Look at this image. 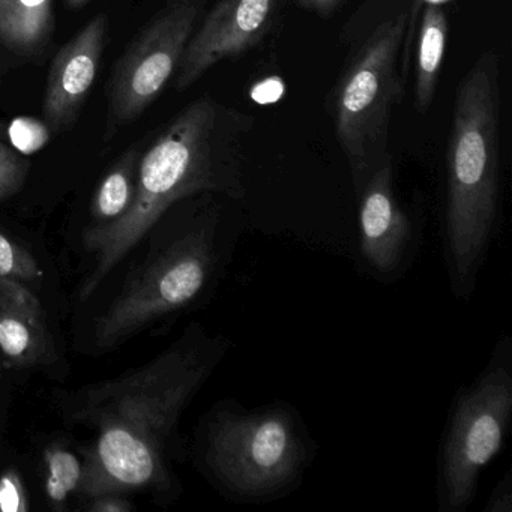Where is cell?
<instances>
[{"mask_svg":"<svg viewBox=\"0 0 512 512\" xmlns=\"http://www.w3.org/2000/svg\"><path fill=\"white\" fill-rule=\"evenodd\" d=\"M28 170L29 163L23 154L0 142V202L22 190Z\"/></svg>","mask_w":512,"mask_h":512,"instance_id":"ac0fdd59","label":"cell"},{"mask_svg":"<svg viewBox=\"0 0 512 512\" xmlns=\"http://www.w3.org/2000/svg\"><path fill=\"white\" fill-rule=\"evenodd\" d=\"M209 0H167L113 71L104 140L133 124L160 97L178 70Z\"/></svg>","mask_w":512,"mask_h":512,"instance_id":"ba28073f","label":"cell"},{"mask_svg":"<svg viewBox=\"0 0 512 512\" xmlns=\"http://www.w3.org/2000/svg\"><path fill=\"white\" fill-rule=\"evenodd\" d=\"M89 2H91V0H67V5L71 10H80V8L88 5Z\"/></svg>","mask_w":512,"mask_h":512,"instance_id":"cb8c5ba5","label":"cell"},{"mask_svg":"<svg viewBox=\"0 0 512 512\" xmlns=\"http://www.w3.org/2000/svg\"><path fill=\"white\" fill-rule=\"evenodd\" d=\"M253 125V116L212 98L185 107L140 155L136 196L127 214L86 232L95 266L80 298H91L173 206L202 194L244 199V142Z\"/></svg>","mask_w":512,"mask_h":512,"instance_id":"7a4b0ae2","label":"cell"},{"mask_svg":"<svg viewBox=\"0 0 512 512\" xmlns=\"http://www.w3.org/2000/svg\"><path fill=\"white\" fill-rule=\"evenodd\" d=\"M302 7L317 14H331L346 2V0H298Z\"/></svg>","mask_w":512,"mask_h":512,"instance_id":"603a6c76","label":"cell"},{"mask_svg":"<svg viewBox=\"0 0 512 512\" xmlns=\"http://www.w3.org/2000/svg\"><path fill=\"white\" fill-rule=\"evenodd\" d=\"M223 332L191 323L137 370L74 394L68 418L97 433L85 454L83 496L122 491H178L172 458L182 413L232 350Z\"/></svg>","mask_w":512,"mask_h":512,"instance_id":"6da1fadb","label":"cell"},{"mask_svg":"<svg viewBox=\"0 0 512 512\" xmlns=\"http://www.w3.org/2000/svg\"><path fill=\"white\" fill-rule=\"evenodd\" d=\"M409 14L380 23L356 53L334 94V128L346 155L356 194L388 157L389 122L400 97L398 56Z\"/></svg>","mask_w":512,"mask_h":512,"instance_id":"52a82bcc","label":"cell"},{"mask_svg":"<svg viewBox=\"0 0 512 512\" xmlns=\"http://www.w3.org/2000/svg\"><path fill=\"white\" fill-rule=\"evenodd\" d=\"M214 196L209 194L208 202L191 212L101 314L94 329L97 349H113L145 326L214 292L233 251Z\"/></svg>","mask_w":512,"mask_h":512,"instance_id":"5b68a950","label":"cell"},{"mask_svg":"<svg viewBox=\"0 0 512 512\" xmlns=\"http://www.w3.org/2000/svg\"><path fill=\"white\" fill-rule=\"evenodd\" d=\"M482 512H512V470L508 469L494 485Z\"/></svg>","mask_w":512,"mask_h":512,"instance_id":"44dd1931","label":"cell"},{"mask_svg":"<svg viewBox=\"0 0 512 512\" xmlns=\"http://www.w3.org/2000/svg\"><path fill=\"white\" fill-rule=\"evenodd\" d=\"M281 0H220L193 32L176 70V91H187L227 59L259 46L274 29Z\"/></svg>","mask_w":512,"mask_h":512,"instance_id":"30bf717a","label":"cell"},{"mask_svg":"<svg viewBox=\"0 0 512 512\" xmlns=\"http://www.w3.org/2000/svg\"><path fill=\"white\" fill-rule=\"evenodd\" d=\"M52 32V0H0V43L11 52L38 55Z\"/></svg>","mask_w":512,"mask_h":512,"instance_id":"4fadbf2b","label":"cell"},{"mask_svg":"<svg viewBox=\"0 0 512 512\" xmlns=\"http://www.w3.org/2000/svg\"><path fill=\"white\" fill-rule=\"evenodd\" d=\"M448 40V19L442 5L425 2L419 25L418 53L415 65V106L428 112L436 94Z\"/></svg>","mask_w":512,"mask_h":512,"instance_id":"5bb4252c","label":"cell"},{"mask_svg":"<svg viewBox=\"0 0 512 512\" xmlns=\"http://www.w3.org/2000/svg\"><path fill=\"white\" fill-rule=\"evenodd\" d=\"M424 2H434V4H442V2H446V0H424Z\"/></svg>","mask_w":512,"mask_h":512,"instance_id":"d4e9b609","label":"cell"},{"mask_svg":"<svg viewBox=\"0 0 512 512\" xmlns=\"http://www.w3.org/2000/svg\"><path fill=\"white\" fill-rule=\"evenodd\" d=\"M0 352L17 367L55 361L40 299L20 281L0 278Z\"/></svg>","mask_w":512,"mask_h":512,"instance_id":"7c38bea8","label":"cell"},{"mask_svg":"<svg viewBox=\"0 0 512 512\" xmlns=\"http://www.w3.org/2000/svg\"><path fill=\"white\" fill-rule=\"evenodd\" d=\"M91 511L94 512H127L131 505L127 500L121 499L118 494H104V496L94 497Z\"/></svg>","mask_w":512,"mask_h":512,"instance_id":"7402d4cb","label":"cell"},{"mask_svg":"<svg viewBox=\"0 0 512 512\" xmlns=\"http://www.w3.org/2000/svg\"><path fill=\"white\" fill-rule=\"evenodd\" d=\"M512 419V335L494 344L487 364L452 398L437 452L439 512H466L482 472L502 452Z\"/></svg>","mask_w":512,"mask_h":512,"instance_id":"8992f818","label":"cell"},{"mask_svg":"<svg viewBox=\"0 0 512 512\" xmlns=\"http://www.w3.org/2000/svg\"><path fill=\"white\" fill-rule=\"evenodd\" d=\"M28 496L22 479L14 470H8L0 476V511H28Z\"/></svg>","mask_w":512,"mask_h":512,"instance_id":"ffe728a7","label":"cell"},{"mask_svg":"<svg viewBox=\"0 0 512 512\" xmlns=\"http://www.w3.org/2000/svg\"><path fill=\"white\" fill-rule=\"evenodd\" d=\"M196 463L221 497L236 505L286 499L302 482L319 446L286 401L245 407L220 400L197 428Z\"/></svg>","mask_w":512,"mask_h":512,"instance_id":"277c9868","label":"cell"},{"mask_svg":"<svg viewBox=\"0 0 512 512\" xmlns=\"http://www.w3.org/2000/svg\"><path fill=\"white\" fill-rule=\"evenodd\" d=\"M106 17L97 16L53 59L44 95V122L53 134L70 130L94 86L106 38Z\"/></svg>","mask_w":512,"mask_h":512,"instance_id":"8fae6325","label":"cell"},{"mask_svg":"<svg viewBox=\"0 0 512 512\" xmlns=\"http://www.w3.org/2000/svg\"><path fill=\"white\" fill-rule=\"evenodd\" d=\"M139 149H130L107 173L92 203V215L98 224L112 223L127 214L136 196ZM95 224V226H98Z\"/></svg>","mask_w":512,"mask_h":512,"instance_id":"9a60e30c","label":"cell"},{"mask_svg":"<svg viewBox=\"0 0 512 512\" xmlns=\"http://www.w3.org/2000/svg\"><path fill=\"white\" fill-rule=\"evenodd\" d=\"M358 197L362 265L379 283H395L412 266L422 233L395 193L391 155L371 173Z\"/></svg>","mask_w":512,"mask_h":512,"instance_id":"9c48e42d","label":"cell"},{"mask_svg":"<svg viewBox=\"0 0 512 512\" xmlns=\"http://www.w3.org/2000/svg\"><path fill=\"white\" fill-rule=\"evenodd\" d=\"M499 62L482 53L455 97L446 167L443 256L449 289L469 302L503 226Z\"/></svg>","mask_w":512,"mask_h":512,"instance_id":"3957f363","label":"cell"},{"mask_svg":"<svg viewBox=\"0 0 512 512\" xmlns=\"http://www.w3.org/2000/svg\"><path fill=\"white\" fill-rule=\"evenodd\" d=\"M52 131L46 122L32 118H19L11 122L8 127V137L13 143L14 149L23 155L34 154L43 149L50 142Z\"/></svg>","mask_w":512,"mask_h":512,"instance_id":"d6986e66","label":"cell"},{"mask_svg":"<svg viewBox=\"0 0 512 512\" xmlns=\"http://www.w3.org/2000/svg\"><path fill=\"white\" fill-rule=\"evenodd\" d=\"M46 466L47 496L52 502L64 503L71 493L79 490L83 478V463L68 449L53 446L47 451Z\"/></svg>","mask_w":512,"mask_h":512,"instance_id":"2e32d148","label":"cell"},{"mask_svg":"<svg viewBox=\"0 0 512 512\" xmlns=\"http://www.w3.org/2000/svg\"><path fill=\"white\" fill-rule=\"evenodd\" d=\"M41 275L43 271L34 257L5 233L0 232V278L23 283L37 280Z\"/></svg>","mask_w":512,"mask_h":512,"instance_id":"e0dca14e","label":"cell"}]
</instances>
